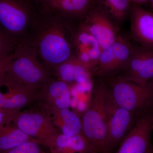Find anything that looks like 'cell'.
I'll return each mask as SVG.
<instances>
[{"label": "cell", "mask_w": 153, "mask_h": 153, "mask_svg": "<svg viewBox=\"0 0 153 153\" xmlns=\"http://www.w3.org/2000/svg\"><path fill=\"white\" fill-rule=\"evenodd\" d=\"M81 22L48 9H38L27 42L36 50L41 63L52 73L58 65L76 56L75 38Z\"/></svg>", "instance_id": "cell-1"}, {"label": "cell", "mask_w": 153, "mask_h": 153, "mask_svg": "<svg viewBox=\"0 0 153 153\" xmlns=\"http://www.w3.org/2000/svg\"><path fill=\"white\" fill-rule=\"evenodd\" d=\"M14 54L4 76L2 86L36 92L52 77L51 73L38 58L36 50L28 43L18 44Z\"/></svg>", "instance_id": "cell-2"}, {"label": "cell", "mask_w": 153, "mask_h": 153, "mask_svg": "<svg viewBox=\"0 0 153 153\" xmlns=\"http://www.w3.org/2000/svg\"><path fill=\"white\" fill-rule=\"evenodd\" d=\"M109 88L106 79H98L93 85L90 103L82 120V133L97 153H108L106 146L107 103Z\"/></svg>", "instance_id": "cell-3"}, {"label": "cell", "mask_w": 153, "mask_h": 153, "mask_svg": "<svg viewBox=\"0 0 153 153\" xmlns=\"http://www.w3.org/2000/svg\"><path fill=\"white\" fill-rule=\"evenodd\" d=\"M38 12L34 0H0V30L17 45L25 42Z\"/></svg>", "instance_id": "cell-4"}, {"label": "cell", "mask_w": 153, "mask_h": 153, "mask_svg": "<svg viewBox=\"0 0 153 153\" xmlns=\"http://www.w3.org/2000/svg\"><path fill=\"white\" fill-rule=\"evenodd\" d=\"M111 95L116 103L137 117L153 111V87L143 86L120 76L106 79Z\"/></svg>", "instance_id": "cell-5"}, {"label": "cell", "mask_w": 153, "mask_h": 153, "mask_svg": "<svg viewBox=\"0 0 153 153\" xmlns=\"http://www.w3.org/2000/svg\"><path fill=\"white\" fill-rule=\"evenodd\" d=\"M133 47L128 38L120 35L113 44L102 51L92 76L107 79L120 74L128 63Z\"/></svg>", "instance_id": "cell-6"}, {"label": "cell", "mask_w": 153, "mask_h": 153, "mask_svg": "<svg viewBox=\"0 0 153 153\" xmlns=\"http://www.w3.org/2000/svg\"><path fill=\"white\" fill-rule=\"evenodd\" d=\"M12 123L46 147L61 133L49 116L38 107L19 111L15 114Z\"/></svg>", "instance_id": "cell-7"}, {"label": "cell", "mask_w": 153, "mask_h": 153, "mask_svg": "<svg viewBox=\"0 0 153 153\" xmlns=\"http://www.w3.org/2000/svg\"><path fill=\"white\" fill-rule=\"evenodd\" d=\"M107 111L106 146L108 153H113L133 128L138 117L118 105L113 100L110 90Z\"/></svg>", "instance_id": "cell-8"}, {"label": "cell", "mask_w": 153, "mask_h": 153, "mask_svg": "<svg viewBox=\"0 0 153 153\" xmlns=\"http://www.w3.org/2000/svg\"><path fill=\"white\" fill-rule=\"evenodd\" d=\"M153 111L138 118L133 128L113 153H153Z\"/></svg>", "instance_id": "cell-9"}, {"label": "cell", "mask_w": 153, "mask_h": 153, "mask_svg": "<svg viewBox=\"0 0 153 153\" xmlns=\"http://www.w3.org/2000/svg\"><path fill=\"white\" fill-rule=\"evenodd\" d=\"M81 24L95 37L102 50L113 44L120 35L118 26L96 3Z\"/></svg>", "instance_id": "cell-10"}, {"label": "cell", "mask_w": 153, "mask_h": 153, "mask_svg": "<svg viewBox=\"0 0 153 153\" xmlns=\"http://www.w3.org/2000/svg\"><path fill=\"white\" fill-rule=\"evenodd\" d=\"M119 76L143 86L153 78V49L134 44L127 65Z\"/></svg>", "instance_id": "cell-11"}, {"label": "cell", "mask_w": 153, "mask_h": 153, "mask_svg": "<svg viewBox=\"0 0 153 153\" xmlns=\"http://www.w3.org/2000/svg\"><path fill=\"white\" fill-rule=\"evenodd\" d=\"M34 102L44 111L69 108L71 99L68 84L51 77L38 89Z\"/></svg>", "instance_id": "cell-12"}, {"label": "cell", "mask_w": 153, "mask_h": 153, "mask_svg": "<svg viewBox=\"0 0 153 153\" xmlns=\"http://www.w3.org/2000/svg\"><path fill=\"white\" fill-rule=\"evenodd\" d=\"M129 17L131 39L140 47L153 49V12L132 4Z\"/></svg>", "instance_id": "cell-13"}, {"label": "cell", "mask_w": 153, "mask_h": 153, "mask_svg": "<svg viewBox=\"0 0 153 153\" xmlns=\"http://www.w3.org/2000/svg\"><path fill=\"white\" fill-rule=\"evenodd\" d=\"M76 56L89 66L91 73L102 52L96 39L81 24L75 38Z\"/></svg>", "instance_id": "cell-14"}, {"label": "cell", "mask_w": 153, "mask_h": 153, "mask_svg": "<svg viewBox=\"0 0 153 153\" xmlns=\"http://www.w3.org/2000/svg\"><path fill=\"white\" fill-rule=\"evenodd\" d=\"M52 73L57 79L67 84L82 83L92 75L89 66L76 56L58 65L52 70Z\"/></svg>", "instance_id": "cell-15"}, {"label": "cell", "mask_w": 153, "mask_h": 153, "mask_svg": "<svg viewBox=\"0 0 153 153\" xmlns=\"http://www.w3.org/2000/svg\"><path fill=\"white\" fill-rule=\"evenodd\" d=\"M47 147L50 153H97L82 133L71 136L60 133Z\"/></svg>", "instance_id": "cell-16"}, {"label": "cell", "mask_w": 153, "mask_h": 153, "mask_svg": "<svg viewBox=\"0 0 153 153\" xmlns=\"http://www.w3.org/2000/svg\"><path fill=\"white\" fill-rule=\"evenodd\" d=\"M96 3L95 0H53L46 8L67 19L81 22Z\"/></svg>", "instance_id": "cell-17"}, {"label": "cell", "mask_w": 153, "mask_h": 153, "mask_svg": "<svg viewBox=\"0 0 153 153\" xmlns=\"http://www.w3.org/2000/svg\"><path fill=\"white\" fill-rule=\"evenodd\" d=\"M44 111L49 116L52 123L61 133L71 136L82 133V120L75 112L68 108Z\"/></svg>", "instance_id": "cell-18"}, {"label": "cell", "mask_w": 153, "mask_h": 153, "mask_svg": "<svg viewBox=\"0 0 153 153\" xmlns=\"http://www.w3.org/2000/svg\"><path fill=\"white\" fill-rule=\"evenodd\" d=\"M96 4L120 27L129 18L132 4L130 0H95Z\"/></svg>", "instance_id": "cell-19"}, {"label": "cell", "mask_w": 153, "mask_h": 153, "mask_svg": "<svg viewBox=\"0 0 153 153\" xmlns=\"http://www.w3.org/2000/svg\"><path fill=\"white\" fill-rule=\"evenodd\" d=\"M37 91L27 92L16 88L9 89L6 94L0 91V108L20 111L35 102Z\"/></svg>", "instance_id": "cell-20"}, {"label": "cell", "mask_w": 153, "mask_h": 153, "mask_svg": "<svg viewBox=\"0 0 153 153\" xmlns=\"http://www.w3.org/2000/svg\"><path fill=\"white\" fill-rule=\"evenodd\" d=\"M35 141H38L12 123L0 126V153L5 152L25 143Z\"/></svg>", "instance_id": "cell-21"}, {"label": "cell", "mask_w": 153, "mask_h": 153, "mask_svg": "<svg viewBox=\"0 0 153 153\" xmlns=\"http://www.w3.org/2000/svg\"><path fill=\"white\" fill-rule=\"evenodd\" d=\"M38 141L25 143L3 153H46Z\"/></svg>", "instance_id": "cell-22"}, {"label": "cell", "mask_w": 153, "mask_h": 153, "mask_svg": "<svg viewBox=\"0 0 153 153\" xmlns=\"http://www.w3.org/2000/svg\"><path fill=\"white\" fill-rule=\"evenodd\" d=\"M17 44L0 30V57H4L14 53Z\"/></svg>", "instance_id": "cell-23"}, {"label": "cell", "mask_w": 153, "mask_h": 153, "mask_svg": "<svg viewBox=\"0 0 153 153\" xmlns=\"http://www.w3.org/2000/svg\"><path fill=\"white\" fill-rule=\"evenodd\" d=\"M14 57V52L8 56L0 57V88L2 86L3 79L8 66Z\"/></svg>", "instance_id": "cell-24"}, {"label": "cell", "mask_w": 153, "mask_h": 153, "mask_svg": "<svg viewBox=\"0 0 153 153\" xmlns=\"http://www.w3.org/2000/svg\"><path fill=\"white\" fill-rule=\"evenodd\" d=\"M19 111L0 108V126L12 123L15 114Z\"/></svg>", "instance_id": "cell-25"}, {"label": "cell", "mask_w": 153, "mask_h": 153, "mask_svg": "<svg viewBox=\"0 0 153 153\" xmlns=\"http://www.w3.org/2000/svg\"><path fill=\"white\" fill-rule=\"evenodd\" d=\"M53 0H34L39 9L47 8Z\"/></svg>", "instance_id": "cell-26"}, {"label": "cell", "mask_w": 153, "mask_h": 153, "mask_svg": "<svg viewBox=\"0 0 153 153\" xmlns=\"http://www.w3.org/2000/svg\"><path fill=\"white\" fill-rule=\"evenodd\" d=\"M131 4L141 6L147 4L149 1V0H130Z\"/></svg>", "instance_id": "cell-27"}, {"label": "cell", "mask_w": 153, "mask_h": 153, "mask_svg": "<svg viewBox=\"0 0 153 153\" xmlns=\"http://www.w3.org/2000/svg\"><path fill=\"white\" fill-rule=\"evenodd\" d=\"M149 2L150 4L151 7L152 9V12L153 13V0H149Z\"/></svg>", "instance_id": "cell-28"}, {"label": "cell", "mask_w": 153, "mask_h": 153, "mask_svg": "<svg viewBox=\"0 0 153 153\" xmlns=\"http://www.w3.org/2000/svg\"><path fill=\"white\" fill-rule=\"evenodd\" d=\"M147 85H151V86L153 87V78L148 82Z\"/></svg>", "instance_id": "cell-29"}, {"label": "cell", "mask_w": 153, "mask_h": 153, "mask_svg": "<svg viewBox=\"0 0 153 153\" xmlns=\"http://www.w3.org/2000/svg\"><path fill=\"white\" fill-rule=\"evenodd\" d=\"M97 153V152H93V153Z\"/></svg>", "instance_id": "cell-30"}]
</instances>
